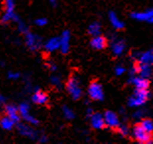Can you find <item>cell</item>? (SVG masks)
I'll list each match as a JSON object with an SVG mask.
<instances>
[{
    "mask_svg": "<svg viewBox=\"0 0 153 144\" xmlns=\"http://www.w3.org/2000/svg\"><path fill=\"white\" fill-rule=\"evenodd\" d=\"M132 136L136 141L139 143H153V133H149L146 130L143 129L140 123H135L131 130Z\"/></svg>",
    "mask_w": 153,
    "mask_h": 144,
    "instance_id": "6da1fadb",
    "label": "cell"
},
{
    "mask_svg": "<svg viewBox=\"0 0 153 144\" xmlns=\"http://www.w3.org/2000/svg\"><path fill=\"white\" fill-rule=\"evenodd\" d=\"M65 89L74 101L79 100L80 98L82 97V89H81V87H80L79 81H78L77 78L74 77L73 75H71V76L68 78V80L66 81Z\"/></svg>",
    "mask_w": 153,
    "mask_h": 144,
    "instance_id": "7a4b0ae2",
    "label": "cell"
},
{
    "mask_svg": "<svg viewBox=\"0 0 153 144\" xmlns=\"http://www.w3.org/2000/svg\"><path fill=\"white\" fill-rule=\"evenodd\" d=\"M88 96L93 101H102L104 99L103 88L98 81H91L88 87Z\"/></svg>",
    "mask_w": 153,
    "mask_h": 144,
    "instance_id": "3957f363",
    "label": "cell"
},
{
    "mask_svg": "<svg viewBox=\"0 0 153 144\" xmlns=\"http://www.w3.org/2000/svg\"><path fill=\"white\" fill-rule=\"evenodd\" d=\"M4 8H5V12L2 16L1 23L2 24H7L9 21H11L12 19L14 20L15 18L14 0H4Z\"/></svg>",
    "mask_w": 153,
    "mask_h": 144,
    "instance_id": "277c9868",
    "label": "cell"
},
{
    "mask_svg": "<svg viewBox=\"0 0 153 144\" xmlns=\"http://www.w3.org/2000/svg\"><path fill=\"white\" fill-rule=\"evenodd\" d=\"M25 37H26V45H27V47L29 48L30 50L36 51L41 48L42 40L40 37L32 34L30 32H28L27 34H25Z\"/></svg>",
    "mask_w": 153,
    "mask_h": 144,
    "instance_id": "5b68a950",
    "label": "cell"
},
{
    "mask_svg": "<svg viewBox=\"0 0 153 144\" xmlns=\"http://www.w3.org/2000/svg\"><path fill=\"white\" fill-rule=\"evenodd\" d=\"M90 122L94 129H104L107 126L105 117L100 113H94L90 117Z\"/></svg>",
    "mask_w": 153,
    "mask_h": 144,
    "instance_id": "8992f818",
    "label": "cell"
},
{
    "mask_svg": "<svg viewBox=\"0 0 153 144\" xmlns=\"http://www.w3.org/2000/svg\"><path fill=\"white\" fill-rule=\"evenodd\" d=\"M90 45L92 47V48L96 50H102L108 47V40L106 37H104L102 35L96 36L93 37L90 41Z\"/></svg>",
    "mask_w": 153,
    "mask_h": 144,
    "instance_id": "52a82bcc",
    "label": "cell"
},
{
    "mask_svg": "<svg viewBox=\"0 0 153 144\" xmlns=\"http://www.w3.org/2000/svg\"><path fill=\"white\" fill-rule=\"evenodd\" d=\"M104 117H105L107 126H109L113 129H117L120 126L119 117L117 116V114L112 112V111H106L104 113Z\"/></svg>",
    "mask_w": 153,
    "mask_h": 144,
    "instance_id": "ba28073f",
    "label": "cell"
},
{
    "mask_svg": "<svg viewBox=\"0 0 153 144\" xmlns=\"http://www.w3.org/2000/svg\"><path fill=\"white\" fill-rule=\"evenodd\" d=\"M4 114L8 116L16 123L20 122L21 114L19 112V108L13 106V105H4Z\"/></svg>",
    "mask_w": 153,
    "mask_h": 144,
    "instance_id": "9c48e42d",
    "label": "cell"
},
{
    "mask_svg": "<svg viewBox=\"0 0 153 144\" xmlns=\"http://www.w3.org/2000/svg\"><path fill=\"white\" fill-rule=\"evenodd\" d=\"M17 129H18V131L22 134V135L28 137V138H30V139H37L38 138L37 131L34 130L32 127L27 125V124L18 122L17 123Z\"/></svg>",
    "mask_w": 153,
    "mask_h": 144,
    "instance_id": "30bf717a",
    "label": "cell"
},
{
    "mask_svg": "<svg viewBox=\"0 0 153 144\" xmlns=\"http://www.w3.org/2000/svg\"><path fill=\"white\" fill-rule=\"evenodd\" d=\"M129 83H131L134 85L135 89H148L149 84L150 82L148 81L147 78L144 77H134L133 75H131V77L128 80Z\"/></svg>",
    "mask_w": 153,
    "mask_h": 144,
    "instance_id": "8fae6325",
    "label": "cell"
},
{
    "mask_svg": "<svg viewBox=\"0 0 153 144\" xmlns=\"http://www.w3.org/2000/svg\"><path fill=\"white\" fill-rule=\"evenodd\" d=\"M69 41H70L69 31H63L60 38V48H59L62 54H66L69 51Z\"/></svg>",
    "mask_w": 153,
    "mask_h": 144,
    "instance_id": "7c38bea8",
    "label": "cell"
},
{
    "mask_svg": "<svg viewBox=\"0 0 153 144\" xmlns=\"http://www.w3.org/2000/svg\"><path fill=\"white\" fill-rule=\"evenodd\" d=\"M32 101L33 103L40 105V106H44V105H47L48 102V95L45 94L43 91L37 89L36 92L34 93L33 97H32Z\"/></svg>",
    "mask_w": 153,
    "mask_h": 144,
    "instance_id": "4fadbf2b",
    "label": "cell"
},
{
    "mask_svg": "<svg viewBox=\"0 0 153 144\" xmlns=\"http://www.w3.org/2000/svg\"><path fill=\"white\" fill-rule=\"evenodd\" d=\"M131 17L137 21H150L153 18V9H149L144 12H133Z\"/></svg>",
    "mask_w": 153,
    "mask_h": 144,
    "instance_id": "5bb4252c",
    "label": "cell"
},
{
    "mask_svg": "<svg viewBox=\"0 0 153 144\" xmlns=\"http://www.w3.org/2000/svg\"><path fill=\"white\" fill-rule=\"evenodd\" d=\"M126 48V42L123 40H117L113 42L112 45V51L113 54L116 55V56H119L123 52Z\"/></svg>",
    "mask_w": 153,
    "mask_h": 144,
    "instance_id": "9a60e30c",
    "label": "cell"
},
{
    "mask_svg": "<svg viewBox=\"0 0 153 144\" xmlns=\"http://www.w3.org/2000/svg\"><path fill=\"white\" fill-rule=\"evenodd\" d=\"M45 50L51 52V51H54L60 48V39L59 38H53L51 40H48L45 45Z\"/></svg>",
    "mask_w": 153,
    "mask_h": 144,
    "instance_id": "2e32d148",
    "label": "cell"
},
{
    "mask_svg": "<svg viewBox=\"0 0 153 144\" xmlns=\"http://www.w3.org/2000/svg\"><path fill=\"white\" fill-rule=\"evenodd\" d=\"M109 20L111 22V24L116 30H123L125 28V24L123 21H120L119 17L115 14V12H110L109 13Z\"/></svg>",
    "mask_w": 153,
    "mask_h": 144,
    "instance_id": "e0dca14e",
    "label": "cell"
},
{
    "mask_svg": "<svg viewBox=\"0 0 153 144\" xmlns=\"http://www.w3.org/2000/svg\"><path fill=\"white\" fill-rule=\"evenodd\" d=\"M138 61L140 63H146V64H153V48L150 50H147L143 53L139 54Z\"/></svg>",
    "mask_w": 153,
    "mask_h": 144,
    "instance_id": "ac0fdd59",
    "label": "cell"
},
{
    "mask_svg": "<svg viewBox=\"0 0 153 144\" xmlns=\"http://www.w3.org/2000/svg\"><path fill=\"white\" fill-rule=\"evenodd\" d=\"M15 123L16 122H14V120H11L10 117H9L8 116H6V114L2 116L1 120H0L1 127H2L3 129H5V130H11L13 127H14Z\"/></svg>",
    "mask_w": 153,
    "mask_h": 144,
    "instance_id": "d6986e66",
    "label": "cell"
},
{
    "mask_svg": "<svg viewBox=\"0 0 153 144\" xmlns=\"http://www.w3.org/2000/svg\"><path fill=\"white\" fill-rule=\"evenodd\" d=\"M151 64H146V63H140L139 62V70L138 75L141 77L148 78L151 75Z\"/></svg>",
    "mask_w": 153,
    "mask_h": 144,
    "instance_id": "ffe728a7",
    "label": "cell"
},
{
    "mask_svg": "<svg viewBox=\"0 0 153 144\" xmlns=\"http://www.w3.org/2000/svg\"><path fill=\"white\" fill-rule=\"evenodd\" d=\"M88 34L92 37H96L101 34V25L98 22H94L92 23L89 27H88Z\"/></svg>",
    "mask_w": 153,
    "mask_h": 144,
    "instance_id": "44dd1931",
    "label": "cell"
},
{
    "mask_svg": "<svg viewBox=\"0 0 153 144\" xmlns=\"http://www.w3.org/2000/svg\"><path fill=\"white\" fill-rule=\"evenodd\" d=\"M145 102H146V101H144L143 99H141V98H139V97L136 96V95L133 94L132 96L128 99V104L129 107H134L135 108V107H140V106H142V105L144 104Z\"/></svg>",
    "mask_w": 153,
    "mask_h": 144,
    "instance_id": "7402d4cb",
    "label": "cell"
},
{
    "mask_svg": "<svg viewBox=\"0 0 153 144\" xmlns=\"http://www.w3.org/2000/svg\"><path fill=\"white\" fill-rule=\"evenodd\" d=\"M140 125L143 127V129L146 130L149 133H153V122L150 119H143L140 120Z\"/></svg>",
    "mask_w": 153,
    "mask_h": 144,
    "instance_id": "603a6c76",
    "label": "cell"
},
{
    "mask_svg": "<svg viewBox=\"0 0 153 144\" xmlns=\"http://www.w3.org/2000/svg\"><path fill=\"white\" fill-rule=\"evenodd\" d=\"M18 108H19V112H20V114H21L22 119L30 114V113H29L30 106H29L28 103H22V104H20V106H19Z\"/></svg>",
    "mask_w": 153,
    "mask_h": 144,
    "instance_id": "cb8c5ba5",
    "label": "cell"
},
{
    "mask_svg": "<svg viewBox=\"0 0 153 144\" xmlns=\"http://www.w3.org/2000/svg\"><path fill=\"white\" fill-rule=\"evenodd\" d=\"M62 113H63V116L64 117H65L66 120H73L74 119V113L71 111L69 108L64 106L62 107Z\"/></svg>",
    "mask_w": 153,
    "mask_h": 144,
    "instance_id": "d4e9b609",
    "label": "cell"
},
{
    "mask_svg": "<svg viewBox=\"0 0 153 144\" xmlns=\"http://www.w3.org/2000/svg\"><path fill=\"white\" fill-rule=\"evenodd\" d=\"M117 131H118L119 134H120V135L123 136V137H126L129 134V129L126 125H120V126L117 128Z\"/></svg>",
    "mask_w": 153,
    "mask_h": 144,
    "instance_id": "484cf974",
    "label": "cell"
},
{
    "mask_svg": "<svg viewBox=\"0 0 153 144\" xmlns=\"http://www.w3.org/2000/svg\"><path fill=\"white\" fill-rule=\"evenodd\" d=\"M35 24L38 26V27H44L48 24V20L45 18H39L35 21Z\"/></svg>",
    "mask_w": 153,
    "mask_h": 144,
    "instance_id": "4316f807",
    "label": "cell"
},
{
    "mask_svg": "<svg viewBox=\"0 0 153 144\" xmlns=\"http://www.w3.org/2000/svg\"><path fill=\"white\" fill-rule=\"evenodd\" d=\"M18 29L19 31H20L22 34H27L28 33V30H27V27H26V25L24 24V23H22L20 20L18 21Z\"/></svg>",
    "mask_w": 153,
    "mask_h": 144,
    "instance_id": "83f0119b",
    "label": "cell"
},
{
    "mask_svg": "<svg viewBox=\"0 0 153 144\" xmlns=\"http://www.w3.org/2000/svg\"><path fill=\"white\" fill-rule=\"evenodd\" d=\"M51 84L53 85V86H56V87H59L60 84H61V81L59 79V77L57 76H53L51 78Z\"/></svg>",
    "mask_w": 153,
    "mask_h": 144,
    "instance_id": "f1b7e54d",
    "label": "cell"
},
{
    "mask_svg": "<svg viewBox=\"0 0 153 144\" xmlns=\"http://www.w3.org/2000/svg\"><path fill=\"white\" fill-rule=\"evenodd\" d=\"M125 72H126V69H125V67H123V66H117L115 68V73L117 76H120V75H123Z\"/></svg>",
    "mask_w": 153,
    "mask_h": 144,
    "instance_id": "f546056e",
    "label": "cell"
},
{
    "mask_svg": "<svg viewBox=\"0 0 153 144\" xmlns=\"http://www.w3.org/2000/svg\"><path fill=\"white\" fill-rule=\"evenodd\" d=\"M8 78L9 79H12V80H15V79H18L20 74L19 73H16V72H8Z\"/></svg>",
    "mask_w": 153,
    "mask_h": 144,
    "instance_id": "4dcf8cb0",
    "label": "cell"
},
{
    "mask_svg": "<svg viewBox=\"0 0 153 144\" xmlns=\"http://www.w3.org/2000/svg\"><path fill=\"white\" fill-rule=\"evenodd\" d=\"M94 114V112H93V110H92V109H90V108H89V109H87V112H86L87 117H89V119H90V117H92V114Z\"/></svg>",
    "mask_w": 153,
    "mask_h": 144,
    "instance_id": "1f68e13d",
    "label": "cell"
},
{
    "mask_svg": "<svg viewBox=\"0 0 153 144\" xmlns=\"http://www.w3.org/2000/svg\"><path fill=\"white\" fill-rule=\"evenodd\" d=\"M142 111H137L134 114H133V117H140L142 116Z\"/></svg>",
    "mask_w": 153,
    "mask_h": 144,
    "instance_id": "d6a6232c",
    "label": "cell"
},
{
    "mask_svg": "<svg viewBox=\"0 0 153 144\" xmlns=\"http://www.w3.org/2000/svg\"><path fill=\"white\" fill-rule=\"evenodd\" d=\"M40 142H45V141H48V138H47V136H42L41 137V139L39 140Z\"/></svg>",
    "mask_w": 153,
    "mask_h": 144,
    "instance_id": "836d02e7",
    "label": "cell"
},
{
    "mask_svg": "<svg viewBox=\"0 0 153 144\" xmlns=\"http://www.w3.org/2000/svg\"><path fill=\"white\" fill-rule=\"evenodd\" d=\"M1 104L4 106L5 105V98H4V96H1Z\"/></svg>",
    "mask_w": 153,
    "mask_h": 144,
    "instance_id": "e575fe53",
    "label": "cell"
},
{
    "mask_svg": "<svg viewBox=\"0 0 153 144\" xmlns=\"http://www.w3.org/2000/svg\"><path fill=\"white\" fill-rule=\"evenodd\" d=\"M50 2H51L53 6H54L55 4H56V0H50Z\"/></svg>",
    "mask_w": 153,
    "mask_h": 144,
    "instance_id": "d590c367",
    "label": "cell"
},
{
    "mask_svg": "<svg viewBox=\"0 0 153 144\" xmlns=\"http://www.w3.org/2000/svg\"><path fill=\"white\" fill-rule=\"evenodd\" d=\"M149 22H150V23H153V18H152V19H151V20H150V21H149Z\"/></svg>",
    "mask_w": 153,
    "mask_h": 144,
    "instance_id": "8d00e7d4",
    "label": "cell"
}]
</instances>
